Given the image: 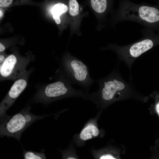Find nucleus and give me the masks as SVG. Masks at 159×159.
I'll use <instances>...</instances> for the list:
<instances>
[{
  "instance_id": "nucleus-1",
  "label": "nucleus",
  "mask_w": 159,
  "mask_h": 159,
  "mask_svg": "<svg viewBox=\"0 0 159 159\" xmlns=\"http://www.w3.org/2000/svg\"><path fill=\"white\" fill-rule=\"evenodd\" d=\"M119 21H130L148 29L152 24L159 21V10L143 2L138 4L128 0H122L118 11Z\"/></svg>"
},
{
  "instance_id": "nucleus-2",
  "label": "nucleus",
  "mask_w": 159,
  "mask_h": 159,
  "mask_svg": "<svg viewBox=\"0 0 159 159\" xmlns=\"http://www.w3.org/2000/svg\"><path fill=\"white\" fill-rule=\"evenodd\" d=\"M29 108L27 107L12 116H7L1 120V136L12 137L19 140L27 128L35 121L46 116L34 115L30 112Z\"/></svg>"
},
{
  "instance_id": "nucleus-3",
  "label": "nucleus",
  "mask_w": 159,
  "mask_h": 159,
  "mask_svg": "<svg viewBox=\"0 0 159 159\" xmlns=\"http://www.w3.org/2000/svg\"><path fill=\"white\" fill-rule=\"evenodd\" d=\"M64 80L63 81L70 85H80L87 92L96 82L90 77L86 66L77 59L72 60L64 72Z\"/></svg>"
},
{
  "instance_id": "nucleus-4",
  "label": "nucleus",
  "mask_w": 159,
  "mask_h": 159,
  "mask_svg": "<svg viewBox=\"0 0 159 159\" xmlns=\"http://www.w3.org/2000/svg\"><path fill=\"white\" fill-rule=\"evenodd\" d=\"M141 31L143 34L142 38L130 44L118 46L117 48L122 58L129 63L151 49L154 45L149 29L144 28Z\"/></svg>"
},
{
  "instance_id": "nucleus-5",
  "label": "nucleus",
  "mask_w": 159,
  "mask_h": 159,
  "mask_svg": "<svg viewBox=\"0 0 159 159\" xmlns=\"http://www.w3.org/2000/svg\"><path fill=\"white\" fill-rule=\"evenodd\" d=\"M114 74L96 80L98 84L99 89L97 91L92 93L93 102L101 103L112 101L116 99L118 92L125 88L124 84Z\"/></svg>"
},
{
  "instance_id": "nucleus-6",
  "label": "nucleus",
  "mask_w": 159,
  "mask_h": 159,
  "mask_svg": "<svg viewBox=\"0 0 159 159\" xmlns=\"http://www.w3.org/2000/svg\"><path fill=\"white\" fill-rule=\"evenodd\" d=\"M27 85L26 81L23 79L17 80L14 83L7 95L1 103L0 120L8 116L6 115V112L24 90Z\"/></svg>"
},
{
  "instance_id": "nucleus-7",
  "label": "nucleus",
  "mask_w": 159,
  "mask_h": 159,
  "mask_svg": "<svg viewBox=\"0 0 159 159\" xmlns=\"http://www.w3.org/2000/svg\"><path fill=\"white\" fill-rule=\"evenodd\" d=\"M17 59L15 56L11 54L6 58L0 65L1 77L4 79L17 78L15 71Z\"/></svg>"
},
{
  "instance_id": "nucleus-8",
  "label": "nucleus",
  "mask_w": 159,
  "mask_h": 159,
  "mask_svg": "<svg viewBox=\"0 0 159 159\" xmlns=\"http://www.w3.org/2000/svg\"><path fill=\"white\" fill-rule=\"evenodd\" d=\"M99 133V129L95 125L92 124L88 125L85 127L80 133V138L85 141L97 136Z\"/></svg>"
},
{
  "instance_id": "nucleus-9",
  "label": "nucleus",
  "mask_w": 159,
  "mask_h": 159,
  "mask_svg": "<svg viewBox=\"0 0 159 159\" xmlns=\"http://www.w3.org/2000/svg\"><path fill=\"white\" fill-rule=\"evenodd\" d=\"M67 10V6L63 3H59L53 6L52 12L53 19L57 24H59L61 22L60 15L66 12Z\"/></svg>"
},
{
  "instance_id": "nucleus-10",
  "label": "nucleus",
  "mask_w": 159,
  "mask_h": 159,
  "mask_svg": "<svg viewBox=\"0 0 159 159\" xmlns=\"http://www.w3.org/2000/svg\"><path fill=\"white\" fill-rule=\"evenodd\" d=\"M91 3L93 9L98 13H103L107 8V3L106 0H91Z\"/></svg>"
},
{
  "instance_id": "nucleus-11",
  "label": "nucleus",
  "mask_w": 159,
  "mask_h": 159,
  "mask_svg": "<svg viewBox=\"0 0 159 159\" xmlns=\"http://www.w3.org/2000/svg\"><path fill=\"white\" fill-rule=\"evenodd\" d=\"M23 155L24 159H46L43 152L37 153L24 150Z\"/></svg>"
},
{
  "instance_id": "nucleus-12",
  "label": "nucleus",
  "mask_w": 159,
  "mask_h": 159,
  "mask_svg": "<svg viewBox=\"0 0 159 159\" xmlns=\"http://www.w3.org/2000/svg\"><path fill=\"white\" fill-rule=\"evenodd\" d=\"M69 14L72 16L77 15L79 12V5L76 0H70L69 2Z\"/></svg>"
},
{
  "instance_id": "nucleus-13",
  "label": "nucleus",
  "mask_w": 159,
  "mask_h": 159,
  "mask_svg": "<svg viewBox=\"0 0 159 159\" xmlns=\"http://www.w3.org/2000/svg\"><path fill=\"white\" fill-rule=\"evenodd\" d=\"M12 2V0H0V6L1 7L7 6L10 5Z\"/></svg>"
},
{
  "instance_id": "nucleus-14",
  "label": "nucleus",
  "mask_w": 159,
  "mask_h": 159,
  "mask_svg": "<svg viewBox=\"0 0 159 159\" xmlns=\"http://www.w3.org/2000/svg\"><path fill=\"white\" fill-rule=\"evenodd\" d=\"M100 159H118V158L112 154H107L102 155Z\"/></svg>"
},
{
  "instance_id": "nucleus-15",
  "label": "nucleus",
  "mask_w": 159,
  "mask_h": 159,
  "mask_svg": "<svg viewBox=\"0 0 159 159\" xmlns=\"http://www.w3.org/2000/svg\"><path fill=\"white\" fill-rule=\"evenodd\" d=\"M5 47L1 43H0V51L2 52L4 50Z\"/></svg>"
},
{
  "instance_id": "nucleus-16",
  "label": "nucleus",
  "mask_w": 159,
  "mask_h": 159,
  "mask_svg": "<svg viewBox=\"0 0 159 159\" xmlns=\"http://www.w3.org/2000/svg\"><path fill=\"white\" fill-rule=\"evenodd\" d=\"M4 56L2 55H1L0 56V62H2L3 61H4Z\"/></svg>"
},
{
  "instance_id": "nucleus-17",
  "label": "nucleus",
  "mask_w": 159,
  "mask_h": 159,
  "mask_svg": "<svg viewBox=\"0 0 159 159\" xmlns=\"http://www.w3.org/2000/svg\"><path fill=\"white\" fill-rule=\"evenodd\" d=\"M156 110L159 115V103L157 104L156 106Z\"/></svg>"
},
{
  "instance_id": "nucleus-18",
  "label": "nucleus",
  "mask_w": 159,
  "mask_h": 159,
  "mask_svg": "<svg viewBox=\"0 0 159 159\" xmlns=\"http://www.w3.org/2000/svg\"><path fill=\"white\" fill-rule=\"evenodd\" d=\"M66 159H77L74 157H69L68 158H67Z\"/></svg>"
},
{
  "instance_id": "nucleus-19",
  "label": "nucleus",
  "mask_w": 159,
  "mask_h": 159,
  "mask_svg": "<svg viewBox=\"0 0 159 159\" xmlns=\"http://www.w3.org/2000/svg\"><path fill=\"white\" fill-rule=\"evenodd\" d=\"M3 12H2V11L1 10H0V17H2V16H3Z\"/></svg>"
}]
</instances>
